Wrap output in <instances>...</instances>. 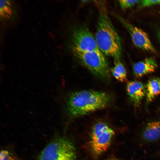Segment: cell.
Listing matches in <instances>:
<instances>
[{
  "label": "cell",
  "mask_w": 160,
  "mask_h": 160,
  "mask_svg": "<svg viewBox=\"0 0 160 160\" xmlns=\"http://www.w3.org/2000/svg\"><path fill=\"white\" fill-rule=\"evenodd\" d=\"M110 100L109 95L104 92L92 90L78 91L68 97L67 110L72 117H80L105 108Z\"/></svg>",
  "instance_id": "6da1fadb"
},
{
  "label": "cell",
  "mask_w": 160,
  "mask_h": 160,
  "mask_svg": "<svg viewBox=\"0 0 160 160\" xmlns=\"http://www.w3.org/2000/svg\"><path fill=\"white\" fill-rule=\"evenodd\" d=\"M99 13L95 38L100 51L106 55L119 60L121 47V39L102 3L98 4Z\"/></svg>",
  "instance_id": "7a4b0ae2"
},
{
  "label": "cell",
  "mask_w": 160,
  "mask_h": 160,
  "mask_svg": "<svg viewBox=\"0 0 160 160\" xmlns=\"http://www.w3.org/2000/svg\"><path fill=\"white\" fill-rule=\"evenodd\" d=\"M38 160H79L73 144L66 139L57 137L41 151Z\"/></svg>",
  "instance_id": "3957f363"
},
{
  "label": "cell",
  "mask_w": 160,
  "mask_h": 160,
  "mask_svg": "<svg viewBox=\"0 0 160 160\" xmlns=\"http://www.w3.org/2000/svg\"><path fill=\"white\" fill-rule=\"evenodd\" d=\"M73 54L78 60L95 75L105 81L110 79L108 63L100 50L82 51L72 48Z\"/></svg>",
  "instance_id": "277c9868"
},
{
  "label": "cell",
  "mask_w": 160,
  "mask_h": 160,
  "mask_svg": "<svg viewBox=\"0 0 160 160\" xmlns=\"http://www.w3.org/2000/svg\"><path fill=\"white\" fill-rule=\"evenodd\" d=\"M115 135L114 130L107 123L98 121L93 126L89 146L93 156L97 157L108 148Z\"/></svg>",
  "instance_id": "5b68a950"
},
{
  "label": "cell",
  "mask_w": 160,
  "mask_h": 160,
  "mask_svg": "<svg viewBox=\"0 0 160 160\" xmlns=\"http://www.w3.org/2000/svg\"><path fill=\"white\" fill-rule=\"evenodd\" d=\"M72 38V48L82 51L100 50L95 38L88 29L85 27H81L74 30Z\"/></svg>",
  "instance_id": "8992f818"
},
{
  "label": "cell",
  "mask_w": 160,
  "mask_h": 160,
  "mask_svg": "<svg viewBox=\"0 0 160 160\" xmlns=\"http://www.w3.org/2000/svg\"><path fill=\"white\" fill-rule=\"evenodd\" d=\"M118 18L127 29L134 45L138 48L148 51L155 52L156 50L147 34L141 29L129 23L122 17Z\"/></svg>",
  "instance_id": "52a82bcc"
},
{
  "label": "cell",
  "mask_w": 160,
  "mask_h": 160,
  "mask_svg": "<svg viewBox=\"0 0 160 160\" xmlns=\"http://www.w3.org/2000/svg\"><path fill=\"white\" fill-rule=\"evenodd\" d=\"M126 87L127 94L133 105L136 107L139 106L146 96L145 87L140 81H130L127 83Z\"/></svg>",
  "instance_id": "ba28073f"
},
{
  "label": "cell",
  "mask_w": 160,
  "mask_h": 160,
  "mask_svg": "<svg viewBox=\"0 0 160 160\" xmlns=\"http://www.w3.org/2000/svg\"><path fill=\"white\" fill-rule=\"evenodd\" d=\"M157 64L153 57H147L144 60L135 63L133 66L134 76L136 78L142 77L154 72Z\"/></svg>",
  "instance_id": "9c48e42d"
},
{
  "label": "cell",
  "mask_w": 160,
  "mask_h": 160,
  "mask_svg": "<svg viewBox=\"0 0 160 160\" xmlns=\"http://www.w3.org/2000/svg\"><path fill=\"white\" fill-rule=\"evenodd\" d=\"M143 138L145 141L152 142L156 141L160 137V119L149 121L144 128Z\"/></svg>",
  "instance_id": "30bf717a"
},
{
  "label": "cell",
  "mask_w": 160,
  "mask_h": 160,
  "mask_svg": "<svg viewBox=\"0 0 160 160\" xmlns=\"http://www.w3.org/2000/svg\"><path fill=\"white\" fill-rule=\"evenodd\" d=\"M145 88L146 103L148 104L160 94V78L154 77L149 79Z\"/></svg>",
  "instance_id": "8fae6325"
},
{
  "label": "cell",
  "mask_w": 160,
  "mask_h": 160,
  "mask_svg": "<svg viewBox=\"0 0 160 160\" xmlns=\"http://www.w3.org/2000/svg\"><path fill=\"white\" fill-rule=\"evenodd\" d=\"M113 76L118 80L123 82L127 79V73L123 63L120 60H114V67L111 70Z\"/></svg>",
  "instance_id": "7c38bea8"
},
{
  "label": "cell",
  "mask_w": 160,
  "mask_h": 160,
  "mask_svg": "<svg viewBox=\"0 0 160 160\" xmlns=\"http://www.w3.org/2000/svg\"><path fill=\"white\" fill-rule=\"evenodd\" d=\"M0 160H21V159L11 151L7 149H3L0 151Z\"/></svg>",
  "instance_id": "4fadbf2b"
},
{
  "label": "cell",
  "mask_w": 160,
  "mask_h": 160,
  "mask_svg": "<svg viewBox=\"0 0 160 160\" xmlns=\"http://www.w3.org/2000/svg\"><path fill=\"white\" fill-rule=\"evenodd\" d=\"M140 0H120L119 3L121 7L123 9L131 8L138 4Z\"/></svg>",
  "instance_id": "5bb4252c"
},
{
  "label": "cell",
  "mask_w": 160,
  "mask_h": 160,
  "mask_svg": "<svg viewBox=\"0 0 160 160\" xmlns=\"http://www.w3.org/2000/svg\"><path fill=\"white\" fill-rule=\"evenodd\" d=\"M0 11L1 15H4L5 14L10 11V3L9 1L7 0H1Z\"/></svg>",
  "instance_id": "9a60e30c"
},
{
  "label": "cell",
  "mask_w": 160,
  "mask_h": 160,
  "mask_svg": "<svg viewBox=\"0 0 160 160\" xmlns=\"http://www.w3.org/2000/svg\"><path fill=\"white\" fill-rule=\"evenodd\" d=\"M159 4H160V0H140L138 3V6L140 8L147 7Z\"/></svg>",
  "instance_id": "2e32d148"
},
{
  "label": "cell",
  "mask_w": 160,
  "mask_h": 160,
  "mask_svg": "<svg viewBox=\"0 0 160 160\" xmlns=\"http://www.w3.org/2000/svg\"><path fill=\"white\" fill-rule=\"evenodd\" d=\"M157 35L159 40L160 41V27L158 30L157 32Z\"/></svg>",
  "instance_id": "e0dca14e"
},
{
  "label": "cell",
  "mask_w": 160,
  "mask_h": 160,
  "mask_svg": "<svg viewBox=\"0 0 160 160\" xmlns=\"http://www.w3.org/2000/svg\"><path fill=\"white\" fill-rule=\"evenodd\" d=\"M106 160H120L116 158L112 157V158H109V159H107Z\"/></svg>",
  "instance_id": "ac0fdd59"
},
{
  "label": "cell",
  "mask_w": 160,
  "mask_h": 160,
  "mask_svg": "<svg viewBox=\"0 0 160 160\" xmlns=\"http://www.w3.org/2000/svg\"><path fill=\"white\" fill-rule=\"evenodd\" d=\"M159 109L160 110V108H159Z\"/></svg>",
  "instance_id": "d6986e66"
}]
</instances>
